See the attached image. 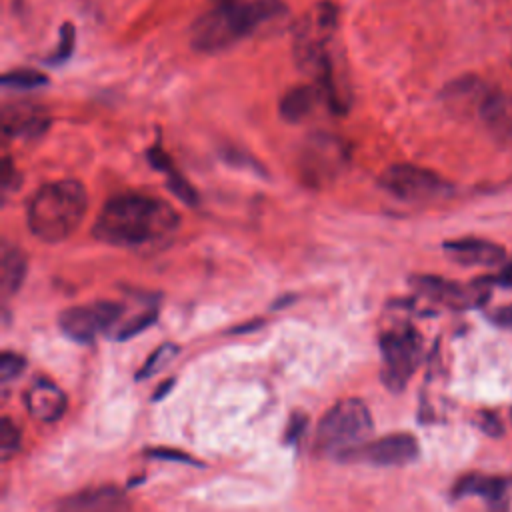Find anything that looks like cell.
<instances>
[{
	"instance_id": "cell-1",
	"label": "cell",
	"mask_w": 512,
	"mask_h": 512,
	"mask_svg": "<svg viewBox=\"0 0 512 512\" xmlns=\"http://www.w3.org/2000/svg\"><path fill=\"white\" fill-rule=\"evenodd\" d=\"M178 226V212L164 200L128 192L110 198L94 222V236L112 246L134 248L162 240Z\"/></svg>"
},
{
	"instance_id": "cell-2",
	"label": "cell",
	"mask_w": 512,
	"mask_h": 512,
	"mask_svg": "<svg viewBox=\"0 0 512 512\" xmlns=\"http://www.w3.org/2000/svg\"><path fill=\"white\" fill-rule=\"evenodd\" d=\"M284 14L282 0H218L190 30L196 50L216 52L254 34Z\"/></svg>"
},
{
	"instance_id": "cell-3",
	"label": "cell",
	"mask_w": 512,
	"mask_h": 512,
	"mask_svg": "<svg viewBox=\"0 0 512 512\" xmlns=\"http://www.w3.org/2000/svg\"><path fill=\"white\" fill-rule=\"evenodd\" d=\"M88 210L86 188L78 180L44 184L28 204V228L42 242L68 238Z\"/></svg>"
},
{
	"instance_id": "cell-4",
	"label": "cell",
	"mask_w": 512,
	"mask_h": 512,
	"mask_svg": "<svg viewBox=\"0 0 512 512\" xmlns=\"http://www.w3.org/2000/svg\"><path fill=\"white\" fill-rule=\"evenodd\" d=\"M374 430V420L368 406L360 398H344L336 402L320 418L314 446L322 454L342 456L364 442Z\"/></svg>"
},
{
	"instance_id": "cell-5",
	"label": "cell",
	"mask_w": 512,
	"mask_h": 512,
	"mask_svg": "<svg viewBox=\"0 0 512 512\" xmlns=\"http://www.w3.org/2000/svg\"><path fill=\"white\" fill-rule=\"evenodd\" d=\"M422 342L416 330L404 326L388 330L380 338L382 352V382L386 388L398 392L406 386L420 360Z\"/></svg>"
},
{
	"instance_id": "cell-6",
	"label": "cell",
	"mask_w": 512,
	"mask_h": 512,
	"mask_svg": "<svg viewBox=\"0 0 512 512\" xmlns=\"http://www.w3.org/2000/svg\"><path fill=\"white\" fill-rule=\"evenodd\" d=\"M380 186L398 200L404 202H424L444 196L450 186L436 172L414 166V164H394L380 176Z\"/></svg>"
},
{
	"instance_id": "cell-7",
	"label": "cell",
	"mask_w": 512,
	"mask_h": 512,
	"mask_svg": "<svg viewBox=\"0 0 512 512\" xmlns=\"http://www.w3.org/2000/svg\"><path fill=\"white\" fill-rule=\"evenodd\" d=\"M122 314H124L122 304L112 300H96V302L66 308L58 316V326L66 338L80 344H88L98 334L118 324Z\"/></svg>"
},
{
	"instance_id": "cell-8",
	"label": "cell",
	"mask_w": 512,
	"mask_h": 512,
	"mask_svg": "<svg viewBox=\"0 0 512 512\" xmlns=\"http://www.w3.org/2000/svg\"><path fill=\"white\" fill-rule=\"evenodd\" d=\"M418 456V440L408 432H394L346 452L340 460L366 462L372 466H406Z\"/></svg>"
},
{
	"instance_id": "cell-9",
	"label": "cell",
	"mask_w": 512,
	"mask_h": 512,
	"mask_svg": "<svg viewBox=\"0 0 512 512\" xmlns=\"http://www.w3.org/2000/svg\"><path fill=\"white\" fill-rule=\"evenodd\" d=\"M412 284L426 298L458 310L480 306L482 302H486L490 294V282L486 278H480L470 284H460L438 276H416L412 278Z\"/></svg>"
},
{
	"instance_id": "cell-10",
	"label": "cell",
	"mask_w": 512,
	"mask_h": 512,
	"mask_svg": "<svg viewBox=\"0 0 512 512\" xmlns=\"http://www.w3.org/2000/svg\"><path fill=\"white\" fill-rule=\"evenodd\" d=\"M54 512H128V500L116 486H98L58 500Z\"/></svg>"
},
{
	"instance_id": "cell-11",
	"label": "cell",
	"mask_w": 512,
	"mask_h": 512,
	"mask_svg": "<svg viewBox=\"0 0 512 512\" xmlns=\"http://www.w3.org/2000/svg\"><path fill=\"white\" fill-rule=\"evenodd\" d=\"M444 252L448 258L462 266H496L506 258V250L486 238L464 236L444 242Z\"/></svg>"
},
{
	"instance_id": "cell-12",
	"label": "cell",
	"mask_w": 512,
	"mask_h": 512,
	"mask_svg": "<svg viewBox=\"0 0 512 512\" xmlns=\"http://www.w3.org/2000/svg\"><path fill=\"white\" fill-rule=\"evenodd\" d=\"M24 402L30 416L40 422H56L66 410V394L46 378H36L28 386Z\"/></svg>"
},
{
	"instance_id": "cell-13",
	"label": "cell",
	"mask_w": 512,
	"mask_h": 512,
	"mask_svg": "<svg viewBox=\"0 0 512 512\" xmlns=\"http://www.w3.org/2000/svg\"><path fill=\"white\" fill-rule=\"evenodd\" d=\"M474 108L482 122L496 134L504 138H512V110L506 96L484 84L480 96L474 102Z\"/></svg>"
},
{
	"instance_id": "cell-14",
	"label": "cell",
	"mask_w": 512,
	"mask_h": 512,
	"mask_svg": "<svg viewBox=\"0 0 512 512\" xmlns=\"http://www.w3.org/2000/svg\"><path fill=\"white\" fill-rule=\"evenodd\" d=\"M50 118L36 106H4L2 130L6 136L34 138L48 130Z\"/></svg>"
},
{
	"instance_id": "cell-15",
	"label": "cell",
	"mask_w": 512,
	"mask_h": 512,
	"mask_svg": "<svg viewBox=\"0 0 512 512\" xmlns=\"http://www.w3.org/2000/svg\"><path fill=\"white\" fill-rule=\"evenodd\" d=\"M320 100H326L322 90L316 86H296L288 90L280 100V114L286 122H302L308 118Z\"/></svg>"
},
{
	"instance_id": "cell-16",
	"label": "cell",
	"mask_w": 512,
	"mask_h": 512,
	"mask_svg": "<svg viewBox=\"0 0 512 512\" xmlns=\"http://www.w3.org/2000/svg\"><path fill=\"white\" fill-rule=\"evenodd\" d=\"M148 160H150V164H152L158 172H162V174L166 176V184H168V188L172 190V194H176V196H178L182 202H186V204H196V202H198L196 190H194L192 184H188V180L174 168L172 160H170L168 154L162 150L160 142L148 150Z\"/></svg>"
},
{
	"instance_id": "cell-17",
	"label": "cell",
	"mask_w": 512,
	"mask_h": 512,
	"mask_svg": "<svg viewBox=\"0 0 512 512\" xmlns=\"http://www.w3.org/2000/svg\"><path fill=\"white\" fill-rule=\"evenodd\" d=\"M26 276V256L18 246L4 244L2 258H0V286L2 296L8 298L16 294Z\"/></svg>"
},
{
	"instance_id": "cell-18",
	"label": "cell",
	"mask_w": 512,
	"mask_h": 512,
	"mask_svg": "<svg viewBox=\"0 0 512 512\" xmlns=\"http://www.w3.org/2000/svg\"><path fill=\"white\" fill-rule=\"evenodd\" d=\"M508 488V480L500 478V476H480V474H472L466 476L458 482V486L454 488L456 496H464V494H480L482 498L488 500H500L506 494Z\"/></svg>"
},
{
	"instance_id": "cell-19",
	"label": "cell",
	"mask_w": 512,
	"mask_h": 512,
	"mask_svg": "<svg viewBox=\"0 0 512 512\" xmlns=\"http://www.w3.org/2000/svg\"><path fill=\"white\" fill-rule=\"evenodd\" d=\"M178 352H180V348H178L176 344H172V342H166V344L158 346V348L146 358V362L140 366L136 378H138V380L152 378L154 374H158L160 370H164V368L178 356Z\"/></svg>"
},
{
	"instance_id": "cell-20",
	"label": "cell",
	"mask_w": 512,
	"mask_h": 512,
	"mask_svg": "<svg viewBox=\"0 0 512 512\" xmlns=\"http://www.w3.org/2000/svg\"><path fill=\"white\" fill-rule=\"evenodd\" d=\"M2 84L6 88H18V90H30V88H38L48 84V76H44L42 72L36 70H28V68H18V70H10L2 76Z\"/></svg>"
},
{
	"instance_id": "cell-21",
	"label": "cell",
	"mask_w": 512,
	"mask_h": 512,
	"mask_svg": "<svg viewBox=\"0 0 512 512\" xmlns=\"http://www.w3.org/2000/svg\"><path fill=\"white\" fill-rule=\"evenodd\" d=\"M20 440H22V436H20L18 426L8 416H4L2 424H0V454H2V460H10L20 450Z\"/></svg>"
},
{
	"instance_id": "cell-22",
	"label": "cell",
	"mask_w": 512,
	"mask_h": 512,
	"mask_svg": "<svg viewBox=\"0 0 512 512\" xmlns=\"http://www.w3.org/2000/svg\"><path fill=\"white\" fill-rule=\"evenodd\" d=\"M154 322H156V310H144L138 316H132L130 320L120 324V328L116 330L114 338L116 340H128V338L140 334L142 330H146L148 326H152Z\"/></svg>"
},
{
	"instance_id": "cell-23",
	"label": "cell",
	"mask_w": 512,
	"mask_h": 512,
	"mask_svg": "<svg viewBox=\"0 0 512 512\" xmlns=\"http://www.w3.org/2000/svg\"><path fill=\"white\" fill-rule=\"evenodd\" d=\"M74 40H76V32H74V26L72 22H64L62 28H60V38H58V48L54 50V54L46 60L48 64L52 66H58V64H64L72 50H74Z\"/></svg>"
},
{
	"instance_id": "cell-24",
	"label": "cell",
	"mask_w": 512,
	"mask_h": 512,
	"mask_svg": "<svg viewBox=\"0 0 512 512\" xmlns=\"http://www.w3.org/2000/svg\"><path fill=\"white\" fill-rule=\"evenodd\" d=\"M24 368H26V360L18 352L4 350L0 354V382L2 384H8L10 380L18 378L24 372Z\"/></svg>"
},
{
	"instance_id": "cell-25",
	"label": "cell",
	"mask_w": 512,
	"mask_h": 512,
	"mask_svg": "<svg viewBox=\"0 0 512 512\" xmlns=\"http://www.w3.org/2000/svg\"><path fill=\"white\" fill-rule=\"evenodd\" d=\"M146 456L160 458V460H176V462H186V464H200L190 454H186L182 450H174V448H150V450H146Z\"/></svg>"
},
{
	"instance_id": "cell-26",
	"label": "cell",
	"mask_w": 512,
	"mask_h": 512,
	"mask_svg": "<svg viewBox=\"0 0 512 512\" xmlns=\"http://www.w3.org/2000/svg\"><path fill=\"white\" fill-rule=\"evenodd\" d=\"M306 422H308L306 414H294V416L290 418V424L286 426V440H288V442H296V438L304 432Z\"/></svg>"
},
{
	"instance_id": "cell-27",
	"label": "cell",
	"mask_w": 512,
	"mask_h": 512,
	"mask_svg": "<svg viewBox=\"0 0 512 512\" xmlns=\"http://www.w3.org/2000/svg\"><path fill=\"white\" fill-rule=\"evenodd\" d=\"M490 320H492L496 326H500V328L512 330V302L506 304V306L496 308V310L490 314Z\"/></svg>"
},
{
	"instance_id": "cell-28",
	"label": "cell",
	"mask_w": 512,
	"mask_h": 512,
	"mask_svg": "<svg viewBox=\"0 0 512 512\" xmlns=\"http://www.w3.org/2000/svg\"><path fill=\"white\" fill-rule=\"evenodd\" d=\"M498 284H504V286H512V262L494 278Z\"/></svg>"
},
{
	"instance_id": "cell-29",
	"label": "cell",
	"mask_w": 512,
	"mask_h": 512,
	"mask_svg": "<svg viewBox=\"0 0 512 512\" xmlns=\"http://www.w3.org/2000/svg\"><path fill=\"white\" fill-rule=\"evenodd\" d=\"M172 384H174V380H166V382H164V386H162V388H158V390H156V392H154V396H152V400H154V402H158V400H160V398H164V396H166V394H168V390H170V388H172Z\"/></svg>"
}]
</instances>
